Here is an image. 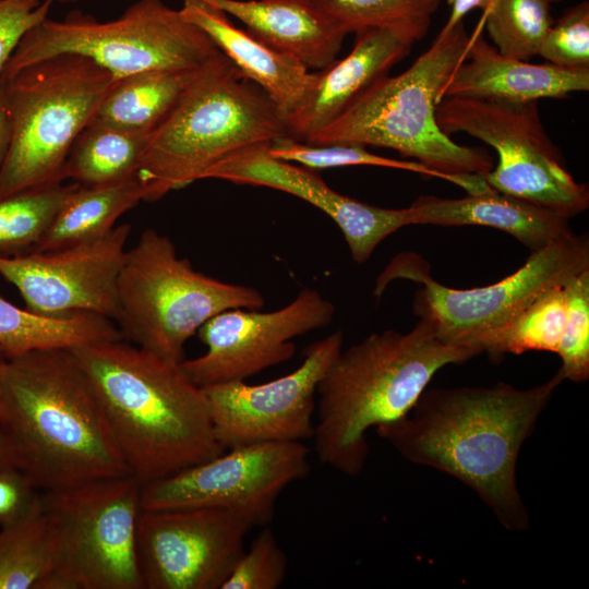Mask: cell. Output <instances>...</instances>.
I'll return each mask as SVG.
<instances>
[{"label":"cell","instance_id":"cell-25","mask_svg":"<svg viewBox=\"0 0 589 589\" xmlns=\"http://www.w3.org/2000/svg\"><path fill=\"white\" fill-rule=\"evenodd\" d=\"M196 70L148 71L119 79L92 121L151 135L173 108Z\"/></svg>","mask_w":589,"mask_h":589},{"label":"cell","instance_id":"cell-43","mask_svg":"<svg viewBox=\"0 0 589 589\" xmlns=\"http://www.w3.org/2000/svg\"><path fill=\"white\" fill-rule=\"evenodd\" d=\"M80 0H53V2H58V3H62V4H68V3H75Z\"/></svg>","mask_w":589,"mask_h":589},{"label":"cell","instance_id":"cell-38","mask_svg":"<svg viewBox=\"0 0 589 589\" xmlns=\"http://www.w3.org/2000/svg\"><path fill=\"white\" fill-rule=\"evenodd\" d=\"M43 507L41 491L20 468L0 469V528L20 522Z\"/></svg>","mask_w":589,"mask_h":589},{"label":"cell","instance_id":"cell-18","mask_svg":"<svg viewBox=\"0 0 589 589\" xmlns=\"http://www.w3.org/2000/svg\"><path fill=\"white\" fill-rule=\"evenodd\" d=\"M269 143L251 145L225 157L203 179L266 187L310 203L336 223L358 264L365 263L388 236L409 226L407 207L384 208L338 193L314 170L272 157Z\"/></svg>","mask_w":589,"mask_h":589},{"label":"cell","instance_id":"cell-35","mask_svg":"<svg viewBox=\"0 0 589 589\" xmlns=\"http://www.w3.org/2000/svg\"><path fill=\"white\" fill-rule=\"evenodd\" d=\"M287 570V555L273 530L265 527L244 549L221 589H277Z\"/></svg>","mask_w":589,"mask_h":589},{"label":"cell","instance_id":"cell-29","mask_svg":"<svg viewBox=\"0 0 589 589\" xmlns=\"http://www.w3.org/2000/svg\"><path fill=\"white\" fill-rule=\"evenodd\" d=\"M75 182L28 188L0 199V255L34 251L55 217L75 192Z\"/></svg>","mask_w":589,"mask_h":589},{"label":"cell","instance_id":"cell-9","mask_svg":"<svg viewBox=\"0 0 589 589\" xmlns=\"http://www.w3.org/2000/svg\"><path fill=\"white\" fill-rule=\"evenodd\" d=\"M219 52L179 10L163 0H139L107 22L77 10L60 21L45 19L21 39L1 77L60 53L85 56L119 80L148 71H193Z\"/></svg>","mask_w":589,"mask_h":589},{"label":"cell","instance_id":"cell-21","mask_svg":"<svg viewBox=\"0 0 589 589\" xmlns=\"http://www.w3.org/2000/svg\"><path fill=\"white\" fill-rule=\"evenodd\" d=\"M407 212L409 225L491 227L531 252L574 233L568 217L494 189L460 199L422 195Z\"/></svg>","mask_w":589,"mask_h":589},{"label":"cell","instance_id":"cell-40","mask_svg":"<svg viewBox=\"0 0 589 589\" xmlns=\"http://www.w3.org/2000/svg\"><path fill=\"white\" fill-rule=\"evenodd\" d=\"M12 139V125L8 111L2 83L0 81V169L9 153Z\"/></svg>","mask_w":589,"mask_h":589},{"label":"cell","instance_id":"cell-2","mask_svg":"<svg viewBox=\"0 0 589 589\" xmlns=\"http://www.w3.org/2000/svg\"><path fill=\"white\" fill-rule=\"evenodd\" d=\"M130 473L145 485L209 460L219 444L202 387L181 366L125 339L71 349Z\"/></svg>","mask_w":589,"mask_h":589},{"label":"cell","instance_id":"cell-27","mask_svg":"<svg viewBox=\"0 0 589 589\" xmlns=\"http://www.w3.org/2000/svg\"><path fill=\"white\" fill-rule=\"evenodd\" d=\"M148 136L91 121L69 152L64 180L97 187L136 176Z\"/></svg>","mask_w":589,"mask_h":589},{"label":"cell","instance_id":"cell-12","mask_svg":"<svg viewBox=\"0 0 589 589\" xmlns=\"http://www.w3.org/2000/svg\"><path fill=\"white\" fill-rule=\"evenodd\" d=\"M537 103L444 97L435 116L447 135L467 133L495 149L496 167L482 175L492 189L570 219L589 207V189L567 169Z\"/></svg>","mask_w":589,"mask_h":589},{"label":"cell","instance_id":"cell-33","mask_svg":"<svg viewBox=\"0 0 589 589\" xmlns=\"http://www.w3.org/2000/svg\"><path fill=\"white\" fill-rule=\"evenodd\" d=\"M348 33L362 28L431 24L443 0H309Z\"/></svg>","mask_w":589,"mask_h":589},{"label":"cell","instance_id":"cell-42","mask_svg":"<svg viewBox=\"0 0 589 589\" xmlns=\"http://www.w3.org/2000/svg\"><path fill=\"white\" fill-rule=\"evenodd\" d=\"M5 361H7V356L0 349V412H1V381H2V371H3Z\"/></svg>","mask_w":589,"mask_h":589},{"label":"cell","instance_id":"cell-4","mask_svg":"<svg viewBox=\"0 0 589 589\" xmlns=\"http://www.w3.org/2000/svg\"><path fill=\"white\" fill-rule=\"evenodd\" d=\"M477 354L444 342L421 320L408 333H372L341 350L317 386L312 438L318 460L359 474L369 455L368 431L404 418L438 370Z\"/></svg>","mask_w":589,"mask_h":589},{"label":"cell","instance_id":"cell-3","mask_svg":"<svg viewBox=\"0 0 589 589\" xmlns=\"http://www.w3.org/2000/svg\"><path fill=\"white\" fill-rule=\"evenodd\" d=\"M0 421L19 468L40 491L130 473L97 395L69 349L7 358Z\"/></svg>","mask_w":589,"mask_h":589},{"label":"cell","instance_id":"cell-11","mask_svg":"<svg viewBox=\"0 0 589 589\" xmlns=\"http://www.w3.org/2000/svg\"><path fill=\"white\" fill-rule=\"evenodd\" d=\"M142 484L132 474L41 491L57 543L43 589H143L136 551Z\"/></svg>","mask_w":589,"mask_h":589},{"label":"cell","instance_id":"cell-6","mask_svg":"<svg viewBox=\"0 0 589 589\" xmlns=\"http://www.w3.org/2000/svg\"><path fill=\"white\" fill-rule=\"evenodd\" d=\"M281 135L286 129L278 107L220 51L195 71L148 136L136 172L144 201L202 180L225 157Z\"/></svg>","mask_w":589,"mask_h":589},{"label":"cell","instance_id":"cell-10","mask_svg":"<svg viewBox=\"0 0 589 589\" xmlns=\"http://www.w3.org/2000/svg\"><path fill=\"white\" fill-rule=\"evenodd\" d=\"M589 269V237L572 236L532 251L526 263L494 284L455 289L434 280L419 256L400 253L380 275L374 296L387 284L406 278L422 285L413 313L444 342L483 352V342L545 291Z\"/></svg>","mask_w":589,"mask_h":589},{"label":"cell","instance_id":"cell-14","mask_svg":"<svg viewBox=\"0 0 589 589\" xmlns=\"http://www.w3.org/2000/svg\"><path fill=\"white\" fill-rule=\"evenodd\" d=\"M309 449L302 442H273L226 449L165 479L142 485V509L227 508L273 518L275 503L306 477Z\"/></svg>","mask_w":589,"mask_h":589},{"label":"cell","instance_id":"cell-20","mask_svg":"<svg viewBox=\"0 0 589 589\" xmlns=\"http://www.w3.org/2000/svg\"><path fill=\"white\" fill-rule=\"evenodd\" d=\"M589 91V69H567L548 63H529L502 55L476 32L466 59L444 86V97H468L504 103H529L541 98H564ZM441 99V100H442Z\"/></svg>","mask_w":589,"mask_h":589},{"label":"cell","instance_id":"cell-32","mask_svg":"<svg viewBox=\"0 0 589 589\" xmlns=\"http://www.w3.org/2000/svg\"><path fill=\"white\" fill-rule=\"evenodd\" d=\"M268 153L276 159L297 163L311 170L344 166H376L407 170L447 181L445 176L418 161L380 156L359 144H313L281 135L268 144Z\"/></svg>","mask_w":589,"mask_h":589},{"label":"cell","instance_id":"cell-19","mask_svg":"<svg viewBox=\"0 0 589 589\" xmlns=\"http://www.w3.org/2000/svg\"><path fill=\"white\" fill-rule=\"evenodd\" d=\"M430 24L368 27L357 32L350 52L314 79L300 105L284 118L286 135L306 142L335 121L365 89L401 61Z\"/></svg>","mask_w":589,"mask_h":589},{"label":"cell","instance_id":"cell-17","mask_svg":"<svg viewBox=\"0 0 589 589\" xmlns=\"http://www.w3.org/2000/svg\"><path fill=\"white\" fill-rule=\"evenodd\" d=\"M131 233L129 224L67 247L0 255V276L12 284L26 309L40 314L87 312L116 321L118 277Z\"/></svg>","mask_w":589,"mask_h":589},{"label":"cell","instance_id":"cell-39","mask_svg":"<svg viewBox=\"0 0 589 589\" xmlns=\"http://www.w3.org/2000/svg\"><path fill=\"white\" fill-rule=\"evenodd\" d=\"M492 0H449L450 13L442 29H450L458 23L464 22L465 16L473 9L486 10Z\"/></svg>","mask_w":589,"mask_h":589},{"label":"cell","instance_id":"cell-30","mask_svg":"<svg viewBox=\"0 0 589 589\" xmlns=\"http://www.w3.org/2000/svg\"><path fill=\"white\" fill-rule=\"evenodd\" d=\"M565 285L554 287L525 308L482 345L491 357L527 351H557L566 317Z\"/></svg>","mask_w":589,"mask_h":589},{"label":"cell","instance_id":"cell-36","mask_svg":"<svg viewBox=\"0 0 589 589\" xmlns=\"http://www.w3.org/2000/svg\"><path fill=\"white\" fill-rule=\"evenodd\" d=\"M538 55L548 62L567 69H589V3L568 9L551 25Z\"/></svg>","mask_w":589,"mask_h":589},{"label":"cell","instance_id":"cell-44","mask_svg":"<svg viewBox=\"0 0 589 589\" xmlns=\"http://www.w3.org/2000/svg\"><path fill=\"white\" fill-rule=\"evenodd\" d=\"M561 1V0H551V2Z\"/></svg>","mask_w":589,"mask_h":589},{"label":"cell","instance_id":"cell-5","mask_svg":"<svg viewBox=\"0 0 589 589\" xmlns=\"http://www.w3.org/2000/svg\"><path fill=\"white\" fill-rule=\"evenodd\" d=\"M469 41L464 22L441 29L407 70L378 79L306 142L390 148L445 176L468 194L492 190L482 178L493 168L488 152L454 142L435 116L444 86L465 61Z\"/></svg>","mask_w":589,"mask_h":589},{"label":"cell","instance_id":"cell-31","mask_svg":"<svg viewBox=\"0 0 589 589\" xmlns=\"http://www.w3.org/2000/svg\"><path fill=\"white\" fill-rule=\"evenodd\" d=\"M551 0H492L484 22L495 48L505 56L528 60L553 24Z\"/></svg>","mask_w":589,"mask_h":589},{"label":"cell","instance_id":"cell-7","mask_svg":"<svg viewBox=\"0 0 589 589\" xmlns=\"http://www.w3.org/2000/svg\"><path fill=\"white\" fill-rule=\"evenodd\" d=\"M12 139L0 169V199L65 181L69 152L118 81L77 53H60L0 77Z\"/></svg>","mask_w":589,"mask_h":589},{"label":"cell","instance_id":"cell-15","mask_svg":"<svg viewBox=\"0 0 589 589\" xmlns=\"http://www.w3.org/2000/svg\"><path fill=\"white\" fill-rule=\"evenodd\" d=\"M342 342L337 330L311 344L294 371L267 383L230 381L202 387L219 444L230 449L312 438L317 386Z\"/></svg>","mask_w":589,"mask_h":589},{"label":"cell","instance_id":"cell-26","mask_svg":"<svg viewBox=\"0 0 589 589\" xmlns=\"http://www.w3.org/2000/svg\"><path fill=\"white\" fill-rule=\"evenodd\" d=\"M144 200L145 190L137 176L105 185H80L61 207L34 251L99 238L116 226L122 214Z\"/></svg>","mask_w":589,"mask_h":589},{"label":"cell","instance_id":"cell-22","mask_svg":"<svg viewBox=\"0 0 589 589\" xmlns=\"http://www.w3.org/2000/svg\"><path fill=\"white\" fill-rule=\"evenodd\" d=\"M182 1L181 16L200 27L242 75L259 85L284 118L300 105L314 72L297 58L237 27L221 10L200 0Z\"/></svg>","mask_w":589,"mask_h":589},{"label":"cell","instance_id":"cell-13","mask_svg":"<svg viewBox=\"0 0 589 589\" xmlns=\"http://www.w3.org/2000/svg\"><path fill=\"white\" fill-rule=\"evenodd\" d=\"M256 526L251 514L227 508L141 509L143 589H221Z\"/></svg>","mask_w":589,"mask_h":589},{"label":"cell","instance_id":"cell-23","mask_svg":"<svg viewBox=\"0 0 589 589\" xmlns=\"http://www.w3.org/2000/svg\"><path fill=\"white\" fill-rule=\"evenodd\" d=\"M200 1L235 16L253 36L309 70L320 71L334 62L349 34L309 0Z\"/></svg>","mask_w":589,"mask_h":589},{"label":"cell","instance_id":"cell-24","mask_svg":"<svg viewBox=\"0 0 589 589\" xmlns=\"http://www.w3.org/2000/svg\"><path fill=\"white\" fill-rule=\"evenodd\" d=\"M122 335L108 317L87 312L40 314L0 297V349L7 358L46 349H74Z\"/></svg>","mask_w":589,"mask_h":589},{"label":"cell","instance_id":"cell-41","mask_svg":"<svg viewBox=\"0 0 589 589\" xmlns=\"http://www.w3.org/2000/svg\"><path fill=\"white\" fill-rule=\"evenodd\" d=\"M17 467V457L12 441L0 421V469Z\"/></svg>","mask_w":589,"mask_h":589},{"label":"cell","instance_id":"cell-34","mask_svg":"<svg viewBox=\"0 0 589 589\" xmlns=\"http://www.w3.org/2000/svg\"><path fill=\"white\" fill-rule=\"evenodd\" d=\"M566 317L556 353L564 378L574 383L589 377V269L565 285Z\"/></svg>","mask_w":589,"mask_h":589},{"label":"cell","instance_id":"cell-8","mask_svg":"<svg viewBox=\"0 0 589 589\" xmlns=\"http://www.w3.org/2000/svg\"><path fill=\"white\" fill-rule=\"evenodd\" d=\"M116 323L123 339L172 362L184 360V345L213 316L231 309L260 310L255 288L229 284L193 268L173 242L144 230L127 250L118 277Z\"/></svg>","mask_w":589,"mask_h":589},{"label":"cell","instance_id":"cell-28","mask_svg":"<svg viewBox=\"0 0 589 589\" xmlns=\"http://www.w3.org/2000/svg\"><path fill=\"white\" fill-rule=\"evenodd\" d=\"M56 563V538L43 507L0 528V589H43Z\"/></svg>","mask_w":589,"mask_h":589},{"label":"cell","instance_id":"cell-16","mask_svg":"<svg viewBox=\"0 0 589 589\" xmlns=\"http://www.w3.org/2000/svg\"><path fill=\"white\" fill-rule=\"evenodd\" d=\"M334 304L314 289H303L287 305L271 312L224 311L197 330L206 352L181 366L197 386L244 381L292 358V338L327 326Z\"/></svg>","mask_w":589,"mask_h":589},{"label":"cell","instance_id":"cell-1","mask_svg":"<svg viewBox=\"0 0 589 589\" xmlns=\"http://www.w3.org/2000/svg\"><path fill=\"white\" fill-rule=\"evenodd\" d=\"M564 380L558 370L527 389L425 388L408 414L376 432L406 460L465 483L505 529L522 532L530 519L517 486L518 455Z\"/></svg>","mask_w":589,"mask_h":589},{"label":"cell","instance_id":"cell-37","mask_svg":"<svg viewBox=\"0 0 589 589\" xmlns=\"http://www.w3.org/2000/svg\"><path fill=\"white\" fill-rule=\"evenodd\" d=\"M53 0H0V77L24 35L48 17Z\"/></svg>","mask_w":589,"mask_h":589}]
</instances>
